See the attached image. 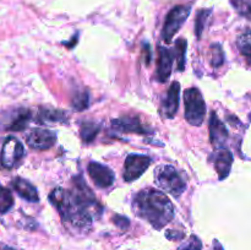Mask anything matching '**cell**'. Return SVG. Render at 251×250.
Returning <instances> with one entry per match:
<instances>
[{
    "label": "cell",
    "instance_id": "9c48e42d",
    "mask_svg": "<svg viewBox=\"0 0 251 250\" xmlns=\"http://www.w3.org/2000/svg\"><path fill=\"white\" fill-rule=\"evenodd\" d=\"M87 171L91 179L93 180V183H95L98 188H109V186H112L113 183H114V173H113V171L109 167L104 166V164L98 163V162H91L87 167Z\"/></svg>",
    "mask_w": 251,
    "mask_h": 250
},
{
    "label": "cell",
    "instance_id": "603a6c76",
    "mask_svg": "<svg viewBox=\"0 0 251 250\" xmlns=\"http://www.w3.org/2000/svg\"><path fill=\"white\" fill-rule=\"evenodd\" d=\"M73 108L75 110H85L88 107L90 103V96H88L87 91H80V92L75 93L73 97Z\"/></svg>",
    "mask_w": 251,
    "mask_h": 250
},
{
    "label": "cell",
    "instance_id": "7402d4cb",
    "mask_svg": "<svg viewBox=\"0 0 251 250\" xmlns=\"http://www.w3.org/2000/svg\"><path fill=\"white\" fill-rule=\"evenodd\" d=\"M211 11L212 10L207 9V10H200L196 15V21H195V33L198 39H201V36H202V32L205 29L206 22H207L208 17H210Z\"/></svg>",
    "mask_w": 251,
    "mask_h": 250
},
{
    "label": "cell",
    "instance_id": "8992f818",
    "mask_svg": "<svg viewBox=\"0 0 251 250\" xmlns=\"http://www.w3.org/2000/svg\"><path fill=\"white\" fill-rule=\"evenodd\" d=\"M25 156L24 145L14 136L6 137L1 147L0 163L4 168L12 169L20 164Z\"/></svg>",
    "mask_w": 251,
    "mask_h": 250
},
{
    "label": "cell",
    "instance_id": "8fae6325",
    "mask_svg": "<svg viewBox=\"0 0 251 250\" xmlns=\"http://www.w3.org/2000/svg\"><path fill=\"white\" fill-rule=\"evenodd\" d=\"M5 130L9 131H22L27 127L29 120L32 119L31 110L27 108H16L10 110L9 114L5 115Z\"/></svg>",
    "mask_w": 251,
    "mask_h": 250
},
{
    "label": "cell",
    "instance_id": "484cf974",
    "mask_svg": "<svg viewBox=\"0 0 251 250\" xmlns=\"http://www.w3.org/2000/svg\"><path fill=\"white\" fill-rule=\"evenodd\" d=\"M178 250H202V243L196 235H191L185 243L178 248Z\"/></svg>",
    "mask_w": 251,
    "mask_h": 250
},
{
    "label": "cell",
    "instance_id": "4fadbf2b",
    "mask_svg": "<svg viewBox=\"0 0 251 250\" xmlns=\"http://www.w3.org/2000/svg\"><path fill=\"white\" fill-rule=\"evenodd\" d=\"M112 126L120 132H135V134L147 135L152 131L150 127L142 124L139 118L135 117H122L112 120Z\"/></svg>",
    "mask_w": 251,
    "mask_h": 250
},
{
    "label": "cell",
    "instance_id": "44dd1931",
    "mask_svg": "<svg viewBox=\"0 0 251 250\" xmlns=\"http://www.w3.org/2000/svg\"><path fill=\"white\" fill-rule=\"evenodd\" d=\"M14 206V198L11 191L0 185V213H6Z\"/></svg>",
    "mask_w": 251,
    "mask_h": 250
},
{
    "label": "cell",
    "instance_id": "f1b7e54d",
    "mask_svg": "<svg viewBox=\"0 0 251 250\" xmlns=\"http://www.w3.org/2000/svg\"><path fill=\"white\" fill-rule=\"evenodd\" d=\"M0 250H15V249H12V248H10V247H2V248H0Z\"/></svg>",
    "mask_w": 251,
    "mask_h": 250
},
{
    "label": "cell",
    "instance_id": "4316f807",
    "mask_svg": "<svg viewBox=\"0 0 251 250\" xmlns=\"http://www.w3.org/2000/svg\"><path fill=\"white\" fill-rule=\"evenodd\" d=\"M113 222H114L115 225H118V227L122 228V229H127L130 221L127 220L126 217H124V216L117 215V216H114V217H113Z\"/></svg>",
    "mask_w": 251,
    "mask_h": 250
},
{
    "label": "cell",
    "instance_id": "7c38bea8",
    "mask_svg": "<svg viewBox=\"0 0 251 250\" xmlns=\"http://www.w3.org/2000/svg\"><path fill=\"white\" fill-rule=\"evenodd\" d=\"M179 100H180V83L178 81H174L169 86L166 98L162 102V114L164 118L173 119L176 117L179 108Z\"/></svg>",
    "mask_w": 251,
    "mask_h": 250
},
{
    "label": "cell",
    "instance_id": "ac0fdd59",
    "mask_svg": "<svg viewBox=\"0 0 251 250\" xmlns=\"http://www.w3.org/2000/svg\"><path fill=\"white\" fill-rule=\"evenodd\" d=\"M100 130V125L97 122H92V120H85L81 123L80 126V136L83 142L90 144L96 139L97 134Z\"/></svg>",
    "mask_w": 251,
    "mask_h": 250
},
{
    "label": "cell",
    "instance_id": "e0dca14e",
    "mask_svg": "<svg viewBox=\"0 0 251 250\" xmlns=\"http://www.w3.org/2000/svg\"><path fill=\"white\" fill-rule=\"evenodd\" d=\"M11 186L14 188V190L21 196L22 199L27 201H31V202H38L39 196L37 189L29 183L28 180L24 178H15L11 181Z\"/></svg>",
    "mask_w": 251,
    "mask_h": 250
},
{
    "label": "cell",
    "instance_id": "6da1fadb",
    "mask_svg": "<svg viewBox=\"0 0 251 250\" xmlns=\"http://www.w3.org/2000/svg\"><path fill=\"white\" fill-rule=\"evenodd\" d=\"M49 200L58 210L65 225L76 230H88L93 216L100 215L102 207L81 175L73 179V190L56 188L49 195Z\"/></svg>",
    "mask_w": 251,
    "mask_h": 250
},
{
    "label": "cell",
    "instance_id": "5b68a950",
    "mask_svg": "<svg viewBox=\"0 0 251 250\" xmlns=\"http://www.w3.org/2000/svg\"><path fill=\"white\" fill-rule=\"evenodd\" d=\"M191 12L190 5H178L173 7L168 15L166 16L163 28H162V39L166 43H171L173 41V37L176 36L186 21Z\"/></svg>",
    "mask_w": 251,
    "mask_h": 250
},
{
    "label": "cell",
    "instance_id": "ffe728a7",
    "mask_svg": "<svg viewBox=\"0 0 251 250\" xmlns=\"http://www.w3.org/2000/svg\"><path fill=\"white\" fill-rule=\"evenodd\" d=\"M237 47L240 54L247 59L248 63L251 65V31L244 32L240 34L237 39Z\"/></svg>",
    "mask_w": 251,
    "mask_h": 250
},
{
    "label": "cell",
    "instance_id": "cb8c5ba5",
    "mask_svg": "<svg viewBox=\"0 0 251 250\" xmlns=\"http://www.w3.org/2000/svg\"><path fill=\"white\" fill-rule=\"evenodd\" d=\"M233 7L240 16L251 21V1L250 0H230Z\"/></svg>",
    "mask_w": 251,
    "mask_h": 250
},
{
    "label": "cell",
    "instance_id": "3957f363",
    "mask_svg": "<svg viewBox=\"0 0 251 250\" xmlns=\"http://www.w3.org/2000/svg\"><path fill=\"white\" fill-rule=\"evenodd\" d=\"M154 180L157 186L174 198H179L185 191L186 184L179 172L169 164H161L154 171Z\"/></svg>",
    "mask_w": 251,
    "mask_h": 250
},
{
    "label": "cell",
    "instance_id": "277c9868",
    "mask_svg": "<svg viewBox=\"0 0 251 250\" xmlns=\"http://www.w3.org/2000/svg\"><path fill=\"white\" fill-rule=\"evenodd\" d=\"M184 104H185L186 122L194 126H201L205 120L206 103L199 88L190 87L184 92Z\"/></svg>",
    "mask_w": 251,
    "mask_h": 250
},
{
    "label": "cell",
    "instance_id": "9a60e30c",
    "mask_svg": "<svg viewBox=\"0 0 251 250\" xmlns=\"http://www.w3.org/2000/svg\"><path fill=\"white\" fill-rule=\"evenodd\" d=\"M233 154L226 147L222 149H216L215 153H213V164H215V169L218 174L220 180L227 178L230 173L233 164Z\"/></svg>",
    "mask_w": 251,
    "mask_h": 250
},
{
    "label": "cell",
    "instance_id": "ba28073f",
    "mask_svg": "<svg viewBox=\"0 0 251 250\" xmlns=\"http://www.w3.org/2000/svg\"><path fill=\"white\" fill-rule=\"evenodd\" d=\"M26 142L31 149L37 151L51 149L56 142V134L51 130L36 127L28 132L26 137Z\"/></svg>",
    "mask_w": 251,
    "mask_h": 250
},
{
    "label": "cell",
    "instance_id": "d6986e66",
    "mask_svg": "<svg viewBox=\"0 0 251 250\" xmlns=\"http://www.w3.org/2000/svg\"><path fill=\"white\" fill-rule=\"evenodd\" d=\"M186 48H188V42H186V39H176V46H174V55H176V69L179 71H183L185 69Z\"/></svg>",
    "mask_w": 251,
    "mask_h": 250
},
{
    "label": "cell",
    "instance_id": "30bf717a",
    "mask_svg": "<svg viewBox=\"0 0 251 250\" xmlns=\"http://www.w3.org/2000/svg\"><path fill=\"white\" fill-rule=\"evenodd\" d=\"M208 124H210L208 125V130H210V140L212 146L215 149L225 147L226 142H227L228 137H229V132H228L225 123L218 118V115L215 112H212Z\"/></svg>",
    "mask_w": 251,
    "mask_h": 250
},
{
    "label": "cell",
    "instance_id": "d4e9b609",
    "mask_svg": "<svg viewBox=\"0 0 251 250\" xmlns=\"http://www.w3.org/2000/svg\"><path fill=\"white\" fill-rule=\"evenodd\" d=\"M225 63V51L221 44L216 43L211 46V65L213 68H220Z\"/></svg>",
    "mask_w": 251,
    "mask_h": 250
},
{
    "label": "cell",
    "instance_id": "7a4b0ae2",
    "mask_svg": "<svg viewBox=\"0 0 251 250\" xmlns=\"http://www.w3.org/2000/svg\"><path fill=\"white\" fill-rule=\"evenodd\" d=\"M132 210L156 229H162L174 217L173 203L168 196L152 188L144 189L134 196Z\"/></svg>",
    "mask_w": 251,
    "mask_h": 250
},
{
    "label": "cell",
    "instance_id": "5bb4252c",
    "mask_svg": "<svg viewBox=\"0 0 251 250\" xmlns=\"http://www.w3.org/2000/svg\"><path fill=\"white\" fill-rule=\"evenodd\" d=\"M173 54L166 47L158 48V59H157L156 78L158 82L164 83L169 78L173 66Z\"/></svg>",
    "mask_w": 251,
    "mask_h": 250
},
{
    "label": "cell",
    "instance_id": "2e32d148",
    "mask_svg": "<svg viewBox=\"0 0 251 250\" xmlns=\"http://www.w3.org/2000/svg\"><path fill=\"white\" fill-rule=\"evenodd\" d=\"M36 122L41 125H55L65 124L68 119H66V115L63 110L49 107H41L37 112Z\"/></svg>",
    "mask_w": 251,
    "mask_h": 250
},
{
    "label": "cell",
    "instance_id": "83f0119b",
    "mask_svg": "<svg viewBox=\"0 0 251 250\" xmlns=\"http://www.w3.org/2000/svg\"><path fill=\"white\" fill-rule=\"evenodd\" d=\"M212 250H225V249H223V247L220 244V242H218V240H213Z\"/></svg>",
    "mask_w": 251,
    "mask_h": 250
},
{
    "label": "cell",
    "instance_id": "52a82bcc",
    "mask_svg": "<svg viewBox=\"0 0 251 250\" xmlns=\"http://www.w3.org/2000/svg\"><path fill=\"white\" fill-rule=\"evenodd\" d=\"M151 162L152 159L145 154H129L124 162V172H123L124 180L126 183H131V181L139 179L147 171Z\"/></svg>",
    "mask_w": 251,
    "mask_h": 250
}]
</instances>
